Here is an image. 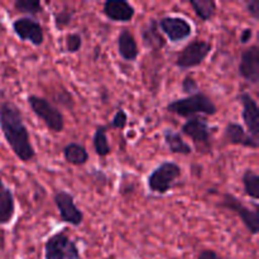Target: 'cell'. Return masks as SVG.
<instances>
[{"label": "cell", "instance_id": "obj_14", "mask_svg": "<svg viewBox=\"0 0 259 259\" xmlns=\"http://www.w3.org/2000/svg\"><path fill=\"white\" fill-rule=\"evenodd\" d=\"M223 137H224V141L227 143L233 144V146H240L252 149H258L259 147L258 141H255L248 134L244 126L240 125L239 123H234V121L227 123L224 132H223Z\"/></svg>", "mask_w": 259, "mask_h": 259}, {"label": "cell", "instance_id": "obj_16", "mask_svg": "<svg viewBox=\"0 0 259 259\" xmlns=\"http://www.w3.org/2000/svg\"><path fill=\"white\" fill-rule=\"evenodd\" d=\"M15 217V199L0 177V225H8Z\"/></svg>", "mask_w": 259, "mask_h": 259}, {"label": "cell", "instance_id": "obj_6", "mask_svg": "<svg viewBox=\"0 0 259 259\" xmlns=\"http://www.w3.org/2000/svg\"><path fill=\"white\" fill-rule=\"evenodd\" d=\"M211 42L201 39V38H196L182 48V51L179 53L176 61H175V65L180 70H190V68L197 67L204 62L205 58L211 52Z\"/></svg>", "mask_w": 259, "mask_h": 259}, {"label": "cell", "instance_id": "obj_18", "mask_svg": "<svg viewBox=\"0 0 259 259\" xmlns=\"http://www.w3.org/2000/svg\"><path fill=\"white\" fill-rule=\"evenodd\" d=\"M142 39L144 46L151 50L159 51L166 46V39L158 28V20L151 19V22L142 30Z\"/></svg>", "mask_w": 259, "mask_h": 259}, {"label": "cell", "instance_id": "obj_20", "mask_svg": "<svg viewBox=\"0 0 259 259\" xmlns=\"http://www.w3.org/2000/svg\"><path fill=\"white\" fill-rule=\"evenodd\" d=\"M163 138L166 142L169 151L175 154H181V156H189L192 153L191 146L186 143L182 139V136L172 129H166L163 132Z\"/></svg>", "mask_w": 259, "mask_h": 259}, {"label": "cell", "instance_id": "obj_23", "mask_svg": "<svg viewBox=\"0 0 259 259\" xmlns=\"http://www.w3.org/2000/svg\"><path fill=\"white\" fill-rule=\"evenodd\" d=\"M243 187L247 196L253 199L254 201L259 200V176L254 169H245L242 176Z\"/></svg>", "mask_w": 259, "mask_h": 259}, {"label": "cell", "instance_id": "obj_15", "mask_svg": "<svg viewBox=\"0 0 259 259\" xmlns=\"http://www.w3.org/2000/svg\"><path fill=\"white\" fill-rule=\"evenodd\" d=\"M103 13L108 19L118 23H128L136 15V9L125 0H108L103 5Z\"/></svg>", "mask_w": 259, "mask_h": 259}, {"label": "cell", "instance_id": "obj_3", "mask_svg": "<svg viewBox=\"0 0 259 259\" xmlns=\"http://www.w3.org/2000/svg\"><path fill=\"white\" fill-rule=\"evenodd\" d=\"M182 169L176 162L163 161L156 167L147 179V186L153 194L166 195L175 187L177 180L181 177Z\"/></svg>", "mask_w": 259, "mask_h": 259}, {"label": "cell", "instance_id": "obj_25", "mask_svg": "<svg viewBox=\"0 0 259 259\" xmlns=\"http://www.w3.org/2000/svg\"><path fill=\"white\" fill-rule=\"evenodd\" d=\"M66 51L68 53H77L82 47V37L80 33H68L66 35Z\"/></svg>", "mask_w": 259, "mask_h": 259}, {"label": "cell", "instance_id": "obj_24", "mask_svg": "<svg viewBox=\"0 0 259 259\" xmlns=\"http://www.w3.org/2000/svg\"><path fill=\"white\" fill-rule=\"evenodd\" d=\"M14 8L18 13L27 14L25 17H35L43 13V5L39 0H15Z\"/></svg>", "mask_w": 259, "mask_h": 259}, {"label": "cell", "instance_id": "obj_11", "mask_svg": "<svg viewBox=\"0 0 259 259\" xmlns=\"http://www.w3.org/2000/svg\"><path fill=\"white\" fill-rule=\"evenodd\" d=\"M211 126L209 125L204 118L194 116V118L187 119L182 125L181 132L184 136L189 137L192 142L197 146V148L207 149L209 144L211 143Z\"/></svg>", "mask_w": 259, "mask_h": 259}, {"label": "cell", "instance_id": "obj_7", "mask_svg": "<svg viewBox=\"0 0 259 259\" xmlns=\"http://www.w3.org/2000/svg\"><path fill=\"white\" fill-rule=\"evenodd\" d=\"M219 206L223 209L230 210V211L235 212L238 217L240 218L244 227L247 228L248 232L252 235H257L259 233V212L257 209L252 210L248 206L243 204L238 197L230 192H225L223 195L222 201L219 202Z\"/></svg>", "mask_w": 259, "mask_h": 259}, {"label": "cell", "instance_id": "obj_28", "mask_svg": "<svg viewBox=\"0 0 259 259\" xmlns=\"http://www.w3.org/2000/svg\"><path fill=\"white\" fill-rule=\"evenodd\" d=\"M181 89L185 94H187V96L200 93L199 83L196 82V80L191 75L185 76V78L181 82Z\"/></svg>", "mask_w": 259, "mask_h": 259}, {"label": "cell", "instance_id": "obj_21", "mask_svg": "<svg viewBox=\"0 0 259 259\" xmlns=\"http://www.w3.org/2000/svg\"><path fill=\"white\" fill-rule=\"evenodd\" d=\"M190 5L202 22H210L217 15V2L214 0H190Z\"/></svg>", "mask_w": 259, "mask_h": 259}, {"label": "cell", "instance_id": "obj_8", "mask_svg": "<svg viewBox=\"0 0 259 259\" xmlns=\"http://www.w3.org/2000/svg\"><path fill=\"white\" fill-rule=\"evenodd\" d=\"M13 32L20 40L29 42L30 45L39 47L45 43L43 27L37 19L32 17H20L12 24Z\"/></svg>", "mask_w": 259, "mask_h": 259}, {"label": "cell", "instance_id": "obj_26", "mask_svg": "<svg viewBox=\"0 0 259 259\" xmlns=\"http://www.w3.org/2000/svg\"><path fill=\"white\" fill-rule=\"evenodd\" d=\"M126 124H128V114L123 109H118L110 123L105 126L106 129H118V131H120V129L125 128Z\"/></svg>", "mask_w": 259, "mask_h": 259}, {"label": "cell", "instance_id": "obj_13", "mask_svg": "<svg viewBox=\"0 0 259 259\" xmlns=\"http://www.w3.org/2000/svg\"><path fill=\"white\" fill-rule=\"evenodd\" d=\"M238 99L242 104V118L248 134L255 141H259V109L257 101L245 91L240 94Z\"/></svg>", "mask_w": 259, "mask_h": 259}, {"label": "cell", "instance_id": "obj_1", "mask_svg": "<svg viewBox=\"0 0 259 259\" xmlns=\"http://www.w3.org/2000/svg\"><path fill=\"white\" fill-rule=\"evenodd\" d=\"M0 131L8 146L19 161L30 162L35 157V149L30 134L17 105L5 100L0 103Z\"/></svg>", "mask_w": 259, "mask_h": 259}, {"label": "cell", "instance_id": "obj_10", "mask_svg": "<svg viewBox=\"0 0 259 259\" xmlns=\"http://www.w3.org/2000/svg\"><path fill=\"white\" fill-rule=\"evenodd\" d=\"M158 28L172 43L182 42L192 34L191 23L182 17L167 15L161 18L158 20Z\"/></svg>", "mask_w": 259, "mask_h": 259}, {"label": "cell", "instance_id": "obj_31", "mask_svg": "<svg viewBox=\"0 0 259 259\" xmlns=\"http://www.w3.org/2000/svg\"><path fill=\"white\" fill-rule=\"evenodd\" d=\"M252 38H253L252 28H244L239 35V40L242 45H247V43H249L250 40H252Z\"/></svg>", "mask_w": 259, "mask_h": 259}, {"label": "cell", "instance_id": "obj_30", "mask_svg": "<svg viewBox=\"0 0 259 259\" xmlns=\"http://www.w3.org/2000/svg\"><path fill=\"white\" fill-rule=\"evenodd\" d=\"M197 259H223L222 255L212 249H204L199 253Z\"/></svg>", "mask_w": 259, "mask_h": 259}, {"label": "cell", "instance_id": "obj_27", "mask_svg": "<svg viewBox=\"0 0 259 259\" xmlns=\"http://www.w3.org/2000/svg\"><path fill=\"white\" fill-rule=\"evenodd\" d=\"M73 12H71L70 9H63L61 12H58L57 14H55V24L56 27L60 30L65 29L67 25L71 24V20H72Z\"/></svg>", "mask_w": 259, "mask_h": 259}, {"label": "cell", "instance_id": "obj_22", "mask_svg": "<svg viewBox=\"0 0 259 259\" xmlns=\"http://www.w3.org/2000/svg\"><path fill=\"white\" fill-rule=\"evenodd\" d=\"M106 132H108V129L105 125H99L94 133L93 147L96 156L99 157H106L111 153V147L109 143Z\"/></svg>", "mask_w": 259, "mask_h": 259}, {"label": "cell", "instance_id": "obj_19", "mask_svg": "<svg viewBox=\"0 0 259 259\" xmlns=\"http://www.w3.org/2000/svg\"><path fill=\"white\" fill-rule=\"evenodd\" d=\"M63 158L67 163L72 164V166H83V164L88 163L90 156H89V152L86 151L82 144L72 142L63 148Z\"/></svg>", "mask_w": 259, "mask_h": 259}, {"label": "cell", "instance_id": "obj_2", "mask_svg": "<svg viewBox=\"0 0 259 259\" xmlns=\"http://www.w3.org/2000/svg\"><path fill=\"white\" fill-rule=\"evenodd\" d=\"M167 111L171 114H175L181 118H194V116L204 114V115L212 116L217 115L218 108L211 99L204 93H197L194 95L186 96V98L176 99L171 101L166 106Z\"/></svg>", "mask_w": 259, "mask_h": 259}, {"label": "cell", "instance_id": "obj_4", "mask_svg": "<svg viewBox=\"0 0 259 259\" xmlns=\"http://www.w3.org/2000/svg\"><path fill=\"white\" fill-rule=\"evenodd\" d=\"M28 105L34 115L45 123V125L53 133H61L65 128V118L57 106L53 105L47 99L37 95H29L27 98Z\"/></svg>", "mask_w": 259, "mask_h": 259}, {"label": "cell", "instance_id": "obj_5", "mask_svg": "<svg viewBox=\"0 0 259 259\" xmlns=\"http://www.w3.org/2000/svg\"><path fill=\"white\" fill-rule=\"evenodd\" d=\"M45 259H82L76 243L66 230L55 233L45 243Z\"/></svg>", "mask_w": 259, "mask_h": 259}, {"label": "cell", "instance_id": "obj_12", "mask_svg": "<svg viewBox=\"0 0 259 259\" xmlns=\"http://www.w3.org/2000/svg\"><path fill=\"white\" fill-rule=\"evenodd\" d=\"M240 77L252 85L259 82V48L257 45L245 48L240 55L239 66H238Z\"/></svg>", "mask_w": 259, "mask_h": 259}, {"label": "cell", "instance_id": "obj_9", "mask_svg": "<svg viewBox=\"0 0 259 259\" xmlns=\"http://www.w3.org/2000/svg\"><path fill=\"white\" fill-rule=\"evenodd\" d=\"M53 201L60 212V218L62 222L67 223L72 227H80L82 224L83 214L75 204V199L70 192L60 190L53 195Z\"/></svg>", "mask_w": 259, "mask_h": 259}, {"label": "cell", "instance_id": "obj_17", "mask_svg": "<svg viewBox=\"0 0 259 259\" xmlns=\"http://www.w3.org/2000/svg\"><path fill=\"white\" fill-rule=\"evenodd\" d=\"M116 45H118L119 56L124 61H126V62H134L138 58V43H137L134 35L128 29H121V32L118 35V39H116Z\"/></svg>", "mask_w": 259, "mask_h": 259}, {"label": "cell", "instance_id": "obj_29", "mask_svg": "<svg viewBox=\"0 0 259 259\" xmlns=\"http://www.w3.org/2000/svg\"><path fill=\"white\" fill-rule=\"evenodd\" d=\"M245 10L248 14L255 20H259V2L258 0H247L245 2Z\"/></svg>", "mask_w": 259, "mask_h": 259}]
</instances>
